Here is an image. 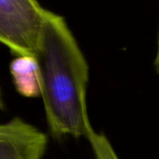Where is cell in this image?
<instances>
[{
  "instance_id": "obj_5",
  "label": "cell",
  "mask_w": 159,
  "mask_h": 159,
  "mask_svg": "<svg viewBox=\"0 0 159 159\" xmlns=\"http://www.w3.org/2000/svg\"><path fill=\"white\" fill-rule=\"evenodd\" d=\"M154 66L156 72L159 74V32H158V38H157V51H156V56L154 59Z\"/></svg>"
},
{
  "instance_id": "obj_3",
  "label": "cell",
  "mask_w": 159,
  "mask_h": 159,
  "mask_svg": "<svg viewBox=\"0 0 159 159\" xmlns=\"http://www.w3.org/2000/svg\"><path fill=\"white\" fill-rule=\"evenodd\" d=\"M11 72L17 91L27 98L40 95L39 76L35 57L18 56L11 64Z\"/></svg>"
},
{
  "instance_id": "obj_2",
  "label": "cell",
  "mask_w": 159,
  "mask_h": 159,
  "mask_svg": "<svg viewBox=\"0 0 159 159\" xmlns=\"http://www.w3.org/2000/svg\"><path fill=\"white\" fill-rule=\"evenodd\" d=\"M46 12L37 0H0V42L18 56L35 57Z\"/></svg>"
},
{
  "instance_id": "obj_4",
  "label": "cell",
  "mask_w": 159,
  "mask_h": 159,
  "mask_svg": "<svg viewBox=\"0 0 159 159\" xmlns=\"http://www.w3.org/2000/svg\"><path fill=\"white\" fill-rule=\"evenodd\" d=\"M87 139L91 143L95 159H119L108 138L103 133H98L94 130Z\"/></svg>"
},
{
  "instance_id": "obj_1",
  "label": "cell",
  "mask_w": 159,
  "mask_h": 159,
  "mask_svg": "<svg viewBox=\"0 0 159 159\" xmlns=\"http://www.w3.org/2000/svg\"><path fill=\"white\" fill-rule=\"evenodd\" d=\"M35 59L52 134L88 139L94 131L86 104L89 67L62 16L47 11Z\"/></svg>"
}]
</instances>
